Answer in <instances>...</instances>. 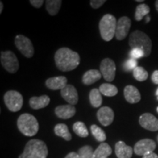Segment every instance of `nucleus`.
<instances>
[{
  "mask_svg": "<svg viewBox=\"0 0 158 158\" xmlns=\"http://www.w3.org/2000/svg\"><path fill=\"white\" fill-rule=\"evenodd\" d=\"M57 68L63 72L73 70L80 64V56L76 51L68 48H61L54 55Z\"/></svg>",
  "mask_w": 158,
  "mask_h": 158,
  "instance_id": "f257e3e1",
  "label": "nucleus"
},
{
  "mask_svg": "<svg viewBox=\"0 0 158 158\" xmlns=\"http://www.w3.org/2000/svg\"><path fill=\"white\" fill-rule=\"evenodd\" d=\"M48 150L45 142L38 139H32L26 144L22 154L19 158H46Z\"/></svg>",
  "mask_w": 158,
  "mask_h": 158,
  "instance_id": "f03ea898",
  "label": "nucleus"
},
{
  "mask_svg": "<svg viewBox=\"0 0 158 158\" xmlns=\"http://www.w3.org/2000/svg\"><path fill=\"white\" fill-rule=\"evenodd\" d=\"M129 45L131 49L139 48L144 52L145 56H149L152 51V40L143 31L136 30L130 35Z\"/></svg>",
  "mask_w": 158,
  "mask_h": 158,
  "instance_id": "7ed1b4c3",
  "label": "nucleus"
},
{
  "mask_svg": "<svg viewBox=\"0 0 158 158\" xmlns=\"http://www.w3.org/2000/svg\"><path fill=\"white\" fill-rule=\"evenodd\" d=\"M19 131L26 136H34L39 130V124L37 118L29 114H23L17 121Z\"/></svg>",
  "mask_w": 158,
  "mask_h": 158,
  "instance_id": "20e7f679",
  "label": "nucleus"
},
{
  "mask_svg": "<svg viewBox=\"0 0 158 158\" xmlns=\"http://www.w3.org/2000/svg\"><path fill=\"white\" fill-rule=\"evenodd\" d=\"M117 21L111 14H106L100 20L99 23L100 35L105 41H110L116 35Z\"/></svg>",
  "mask_w": 158,
  "mask_h": 158,
  "instance_id": "39448f33",
  "label": "nucleus"
},
{
  "mask_svg": "<svg viewBox=\"0 0 158 158\" xmlns=\"http://www.w3.org/2000/svg\"><path fill=\"white\" fill-rule=\"evenodd\" d=\"M5 106L12 112H17L21 109L23 99L21 93L15 90L7 92L4 96Z\"/></svg>",
  "mask_w": 158,
  "mask_h": 158,
  "instance_id": "423d86ee",
  "label": "nucleus"
},
{
  "mask_svg": "<svg viewBox=\"0 0 158 158\" xmlns=\"http://www.w3.org/2000/svg\"><path fill=\"white\" fill-rule=\"evenodd\" d=\"M0 61H1V64L3 68L10 73H15L19 70V60L13 51H2Z\"/></svg>",
  "mask_w": 158,
  "mask_h": 158,
  "instance_id": "0eeeda50",
  "label": "nucleus"
},
{
  "mask_svg": "<svg viewBox=\"0 0 158 158\" xmlns=\"http://www.w3.org/2000/svg\"><path fill=\"white\" fill-rule=\"evenodd\" d=\"M15 45L19 51L27 58H31L34 55V47L28 37L22 35H17L15 37Z\"/></svg>",
  "mask_w": 158,
  "mask_h": 158,
  "instance_id": "6e6552de",
  "label": "nucleus"
},
{
  "mask_svg": "<svg viewBox=\"0 0 158 158\" xmlns=\"http://www.w3.org/2000/svg\"><path fill=\"white\" fill-rule=\"evenodd\" d=\"M100 73L107 81H113L116 75V64L112 59L106 58L101 62L100 66Z\"/></svg>",
  "mask_w": 158,
  "mask_h": 158,
  "instance_id": "1a4fd4ad",
  "label": "nucleus"
},
{
  "mask_svg": "<svg viewBox=\"0 0 158 158\" xmlns=\"http://www.w3.org/2000/svg\"><path fill=\"white\" fill-rule=\"evenodd\" d=\"M156 149L155 142L152 139L145 138L138 141L134 147V152L138 156H143L153 152Z\"/></svg>",
  "mask_w": 158,
  "mask_h": 158,
  "instance_id": "9d476101",
  "label": "nucleus"
},
{
  "mask_svg": "<svg viewBox=\"0 0 158 158\" xmlns=\"http://www.w3.org/2000/svg\"><path fill=\"white\" fill-rule=\"evenodd\" d=\"M131 27V20L127 16L121 17L117 21L116 29V38L118 40H122L127 37Z\"/></svg>",
  "mask_w": 158,
  "mask_h": 158,
  "instance_id": "9b49d317",
  "label": "nucleus"
},
{
  "mask_svg": "<svg viewBox=\"0 0 158 158\" xmlns=\"http://www.w3.org/2000/svg\"><path fill=\"white\" fill-rule=\"evenodd\" d=\"M139 124L142 127L149 131L155 132L158 130V119L152 114H142L139 118Z\"/></svg>",
  "mask_w": 158,
  "mask_h": 158,
  "instance_id": "f8f14e48",
  "label": "nucleus"
},
{
  "mask_svg": "<svg viewBox=\"0 0 158 158\" xmlns=\"http://www.w3.org/2000/svg\"><path fill=\"white\" fill-rule=\"evenodd\" d=\"M97 117L102 126L107 127L114 121V112L110 107L104 106L98 110L97 113Z\"/></svg>",
  "mask_w": 158,
  "mask_h": 158,
  "instance_id": "ddd939ff",
  "label": "nucleus"
},
{
  "mask_svg": "<svg viewBox=\"0 0 158 158\" xmlns=\"http://www.w3.org/2000/svg\"><path fill=\"white\" fill-rule=\"evenodd\" d=\"M61 95L64 100L69 102L70 105L74 106L78 101V94L76 89L73 85L68 84L64 89L60 91Z\"/></svg>",
  "mask_w": 158,
  "mask_h": 158,
  "instance_id": "4468645a",
  "label": "nucleus"
},
{
  "mask_svg": "<svg viewBox=\"0 0 158 158\" xmlns=\"http://www.w3.org/2000/svg\"><path fill=\"white\" fill-rule=\"evenodd\" d=\"M68 85V79L64 76H57L48 78L45 86L51 90H62Z\"/></svg>",
  "mask_w": 158,
  "mask_h": 158,
  "instance_id": "2eb2a0df",
  "label": "nucleus"
},
{
  "mask_svg": "<svg viewBox=\"0 0 158 158\" xmlns=\"http://www.w3.org/2000/svg\"><path fill=\"white\" fill-rule=\"evenodd\" d=\"M76 108L72 105H62V106H57L55 108V114L57 117L63 119L72 118L76 114Z\"/></svg>",
  "mask_w": 158,
  "mask_h": 158,
  "instance_id": "dca6fc26",
  "label": "nucleus"
},
{
  "mask_svg": "<svg viewBox=\"0 0 158 158\" xmlns=\"http://www.w3.org/2000/svg\"><path fill=\"white\" fill-rule=\"evenodd\" d=\"M124 95L125 100L131 104L137 103L141 99L139 91L135 86L132 85H128L124 88Z\"/></svg>",
  "mask_w": 158,
  "mask_h": 158,
  "instance_id": "f3484780",
  "label": "nucleus"
},
{
  "mask_svg": "<svg viewBox=\"0 0 158 158\" xmlns=\"http://www.w3.org/2000/svg\"><path fill=\"white\" fill-rule=\"evenodd\" d=\"M133 149L124 141H118L115 145V153L118 158H131Z\"/></svg>",
  "mask_w": 158,
  "mask_h": 158,
  "instance_id": "a211bd4d",
  "label": "nucleus"
},
{
  "mask_svg": "<svg viewBox=\"0 0 158 158\" xmlns=\"http://www.w3.org/2000/svg\"><path fill=\"white\" fill-rule=\"evenodd\" d=\"M50 103V98L46 94L40 97H32L29 100V106L32 109L38 110L48 106Z\"/></svg>",
  "mask_w": 158,
  "mask_h": 158,
  "instance_id": "6ab92c4d",
  "label": "nucleus"
},
{
  "mask_svg": "<svg viewBox=\"0 0 158 158\" xmlns=\"http://www.w3.org/2000/svg\"><path fill=\"white\" fill-rule=\"evenodd\" d=\"M102 77V74L98 70H89L86 71L82 78V82L85 85H91L100 80Z\"/></svg>",
  "mask_w": 158,
  "mask_h": 158,
  "instance_id": "aec40b11",
  "label": "nucleus"
},
{
  "mask_svg": "<svg viewBox=\"0 0 158 158\" xmlns=\"http://www.w3.org/2000/svg\"><path fill=\"white\" fill-rule=\"evenodd\" d=\"M112 153L111 147L106 143H102L94 150V158H108Z\"/></svg>",
  "mask_w": 158,
  "mask_h": 158,
  "instance_id": "412c9836",
  "label": "nucleus"
},
{
  "mask_svg": "<svg viewBox=\"0 0 158 158\" xmlns=\"http://www.w3.org/2000/svg\"><path fill=\"white\" fill-rule=\"evenodd\" d=\"M54 133L57 136L64 138L65 141H70L72 135L69 132L68 126L65 124H58L54 127Z\"/></svg>",
  "mask_w": 158,
  "mask_h": 158,
  "instance_id": "4be33fe9",
  "label": "nucleus"
},
{
  "mask_svg": "<svg viewBox=\"0 0 158 158\" xmlns=\"http://www.w3.org/2000/svg\"><path fill=\"white\" fill-rule=\"evenodd\" d=\"M89 101L92 107L99 108L101 106L102 98L100 90L98 89H93L89 92Z\"/></svg>",
  "mask_w": 158,
  "mask_h": 158,
  "instance_id": "5701e85b",
  "label": "nucleus"
},
{
  "mask_svg": "<svg viewBox=\"0 0 158 158\" xmlns=\"http://www.w3.org/2000/svg\"><path fill=\"white\" fill-rule=\"evenodd\" d=\"M62 2L61 0H47L45 1V6L48 13L51 15H56L59 13L62 6Z\"/></svg>",
  "mask_w": 158,
  "mask_h": 158,
  "instance_id": "b1692460",
  "label": "nucleus"
},
{
  "mask_svg": "<svg viewBox=\"0 0 158 158\" xmlns=\"http://www.w3.org/2000/svg\"><path fill=\"white\" fill-rule=\"evenodd\" d=\"M100 93L107 97H114L117 94L118 89L116 86L110 84H102L99 88Z\"/></svg>",
  "mask_w": 158,
  "mask_h": 158,
  "instance_id": "393cba45",
  "label": "nucleus"
},
{
  "mask_svg": "<svg viewBox=\"0 0 158 158\" xmlns=\"http://www.w3.org/2000/svg\"><path fill=\"white\" fill-rule=\"evenodd\" d=\"M150 12L149 7L146 4H141L138 5L135 9V19L137 21H141L144 16H147Z\"/></svg>",
  "mask_w": 158,
  "mask_h": 158,
  "instance_id": "a878e982",
  "label": "nucleus"
},
{
  "mask_svg": "<svg viewBox=\"0 0 158 158\" xmlns=\"http://www.w3.org/2000/svg\"><path fill=\"white\" fill-rule=\"evenodd\" d=\"M73 130L75 133L79 137L86 138L89 135V132L86 126L82 122H76L73 126Z\"/></svg>",
  "mask_w": 158,
  "mask_h": 158,
  "instance_id": "bb28decb",
  "label": "nucleus"
},
{
  "mask_svg": "<svg viewBox=\"0 0 158 158\" xmlns=\"http://www.w3.org/2000/svg\"><path fill=\"white\" fill-rule=\"evenodd\" d=\"M90 128L92 134L93 135L94 138H95L97 141L99 142H102V143H103V142L106 141V135L101 128L98 127V126L95 125V124H92Z\"/></svg>",
  "mask_w": 158,
  "mask_h": 158,
  "instance_id": "cd10ccee",
  "label": "nucleus"
},
{
  "mask_svg": "<svg viewBox=\"0 0 158 158\" xmlns=\"http://www.w3.org/2000/svg\"><path fill=\"white\" fill-rule=\"evenodd\" d=\"M133 76L138 81H144L148 78L149 74L147 71L142 67H137L133 71Z\"/></svg>",
  "mask_w": 158,
  "mask_h": 158,
  "instance_id": "c85d7f7f",
  "label": "nucleus"
},
{
  "mask_svg": "<svg viewBox=\"0 0 158 158\" xmlns=\"http://www.w3.org/2000/svg\"><path fill=\"white\" fill-rule=\"evenodd\" d=\"M94 151L90 146H84L78 149V155L80 158H94Z\"/></svg>",
  "mask_w": 158,
  "mask_h": 158,
  "instance_id": "c756f323",
  "label": "nucleus"
},
{
  "mask_svg": "<svg viewBox=\"0 0 158 158\" xmlns=\"http://www.w3.org/2000/svg\"><path fill=\"white\" fill-rule=\"evenodd\" d=\"M137 60L133 58H130L129 59H127L125 63L124 64V68L125 69V70L127 71H131V70H134V69L137 68Z\"/></svg>",
  "mask_w": 158,
  "mask_h": 158,
  "instance_id": "7c9ffc66",
  "label": "nucleus"
},
{
  "mask_svg": "<svg viewBox=\"0 0 158 158\" xmlns=\"http://www.w3.org/2000/svg\"><path fill=\"white\" fill-rule=\"evenodd\" d=\"M130 58H133L135 59L141 58V57L145 56V54H144V52L141 49L139 48H133L131 49L130 52Z\"/></svg>",
  "mask_w": 158,
  "mask_h": 158,
  "instance_id": "2f4dec72",
  "label": "nucleus"
},
{
  "mask_svg": "<svg viewBox=\"0 0 158 158\" xmlns=\"http://www.w3.org/2000/svg\"><path fill=\"white\" fill-rule=\"evenodd\" d=\"M106 2V0H92L90 1V5L93 9H98Z\"/></svg>",
  "mask_w": 158,
  "mask_h": 158,
  "instance_id": "473e14b6",
  "label": "nucleus"
},
{
  "mask_svg": "<svg viewBox=\"0 0 158 158\" xmlns=\"http://www.w3.org/2000/svg\"><path fill=\"white\" fill-rule=\"evenodd\" d=\"M30 4L36 8H40L44 2L43 0H30Z\"/></svg>",
  "mask_w": 158,
  "mask_h": 158,
  "instance_id": "72a5a7b5",
  "label": "nucleus"
},
{
  "mask_svg": "<svg viewBox=\"0 0 158 158\" xmlns=\"http://www.w3.org/2000/svg\"><path fill=\"white\" fill-rule=\"evenodd\" d=\"M152 81L155 84H158V70L154 71L152 75Z\"/></svg>",
  "mask_w": 158,
  "mask_h": 158,
  "instance_id": "f704fd0d",
  "label": "nucleus"
},
{
  "mask_svg": "<svg viewBox=\"0 0 158 158\" xmlns=\"http://www.w3.org/2000/svg\"><path fill=\"white\" fill-rule=\"evenodd\" d=\"M64 158H80V157H79V155L78 153L73 152L69 153Z\"/></svg>",
  "mask_w": 158,
  "mask_h": 158,
  "instance_id": "c9c22d12",
  "label": "nucleus"
},
{
  "mask_svg": "<svg viewBox=\"0 0 158 158\" xmlns=\"http://www.w3.org/2000/svg\"><path fill=\"white\" fill-rule=\"evenodd\" d=\"M143 158H158V155H157V154L152 152V153L148 154V155H144Z\"/></svg>",
  "mask_w": 158,
  "mask_h": 158,
  "instance_id": "e433bc0d",
  "label": "nucleus"
},
{
  "mask_svg": "<svg viewBox=\"0 0 158 158\" xmlns=\"http://www.w3.org/2000/svg\"><path fill=\"white\" fill-rule=\"evenodd\" d=\"M3 11V3L2 2H0V13H2Z\"/></svg>",
  "mask_w": 158,
  "mask_h": 158,
  "instance_id": "4c0bfd02",
  "label": "nucleus"
},
{
  "mask_svg": "<svg viewBox=\"0 0 158 158\" xmlns=\"http://www.w3.org/2000/svg\"><path fill=\"white\" fill-rule=\"evenodd\" d=\"M155 7H156V10H157V12H158V0L155 2Z\"/></svg>",
  "mask_w": 158,
  "mask_h": 158,
  "instance_id": "58836bf2",
  "label": "nucleus"
},
{
  "mask_svg": "<svg viewBox=\"0 0 158 158\" xmlns=\"http://www.w3.org/2000/svg\"><path fill=\"white\" fill-rule=\"evenodd\" d=\"M149 21H150V17L148 16V15H147V21H147V23H148Z\"/></svg>",
  "mask_w": 158,
  "mask_h": 158,
  "instance_id": "ea45409f",
  "label": "nucleus"
},
{
  "mask_svg": "<svg viewBox=\"0 0 158 158\" xmlns=\"http://www.w3.org/2000/svg\"><path fill=\"white\" fill-rule=\"evenodd\" d=\"M136 2H143V0H136Z\"/></svg>",
  "mask_w": 158,
  "mask_h": 158,
  "instance_id": "a19ab883",
  "label": "nucleus"
},
{
  "mask_svg": "<svg viewBox=\"0 0 158 158\" xmlns=\"http://www.w3.org/2000/svg\"><path fill=\"white\" fill-rule=\"evenodd\" d=\"M155 94L157 96H158V88H157V91H156V93H155Z\"/></svg>",
  "mask_w": 158,
  "mask_h": 158,
  "instance_id": "79ce46f5",
  "label": "nucleus"
},
{
  "mask_svg": "<svg viewBox=\"0 0 158 158\" xmlns=\"http://www.w3.org/2000/svg\"><path fill=\"white\" fill-rule=\"evenodd\" d=\"M157 113H158V107L157 108Z\"/></svg>",
  "mask_w": 158,
  "mask_h": 158,
  "instance_id": "37998d69",
  "label": "nucleus"
},
{
  "mask_svg": "<svg viewBox=\"0 0 158 158\" xmlns=\"http://www.w3.org/2000/svg\"><path fill=\"white\" fill-rule=\"evenodd\" d=\"M157 98H158V96H157Z\"/></svg>",
  "mask_w": 158,
  "mask_h": 158,
  "instance_id": "c03bdc74",
  "label": "nucleus"
},
{
  "mask_svg": "<svg viewBox=\"0 0 158 158\" xmlns=\"http://www.w3.org/2000/svg\"><path fill=\"white\" fill-rule=\"evenodd\" d=\"M157 139H158V137H157Z\"/></svg>",
  "mask_w": 158,
  "mask_h": 158,
  "instance_id": "a18cd8bd",
  "label": "nucleus"
}]
</instances>
